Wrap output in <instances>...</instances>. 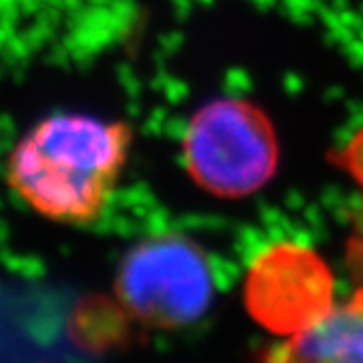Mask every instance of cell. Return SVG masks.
<instances>
[{"mask_svg": "<svg viewBox=\"0 0 363 363\" xmlns=\"http://www.w3.org/2000/svg\"><path fill=\"white\" fill-rule=\"evenodd\" d=\"M131 143L125 121L87 113L45 117L13 147L6 182L43 218L87 226L104 216Z\"/></svg>", "mask_w": 363, "mask_h": 363, "instance_id": "6da1fadb", "label": "cell"}, {"mask_svg": "<svg viewBox=\"0 0 363 363\" xmlns=\"http://www.w3.org/2000/svg\"><path fill=\"white\" fill-rule=\"evenodd\" d=\"M184 164L198 188L245 198L272 180L279 140L271 117L247 99H216L196 111L182 140Z\"/></svg>", "mask_w": 363, "mask_h": 363, "instance_id": "7a4b0ae2", "label": "cell"}, {"mask_svg": "<svg viewBox=\"0 0 363 363\" xmlns=\"http://www.w3.org/2000/svg\"><path fill=\"white\" fill-rule=\"evenodd\" d=\"M113 286L130 319L169 331L196 323L208 311L214 297V272L194 240L160 233L125 252Z\"/></svg>", "mask_w": 363, "mask_h": 363, "instance_id": "3957f363", "label": "cell"}, {"mask_svg": "<svg viewBox=\"0 0 363 363\" xmlns=\"http://www.w3.org/2000/svg\"><path fill=\"white\" fill-rule=\"evenodd\" d=\"M242 298L248 315L277 337H295L335 305V279L311 247L283 240L248 264Z\"/></svg>", "mask_w": 363, "mask_h": 363, "instance_id": "277c9868", "label": "cell"}, {"mask_svg": "<svg viewBox=\"0 0 363 363\" xmlns=\"http://www.w3.org/2000/svg\"><path fill=\"white\" fill-rule=\"evenodd\" d=\"M281 357L293 362H363V293L335 303L307 331L286 339Z\"/></svg>", "mask_w": 363, "mask_h": 363, "instance_id": "5b68a950", "label": "cell"}]
</instances>
